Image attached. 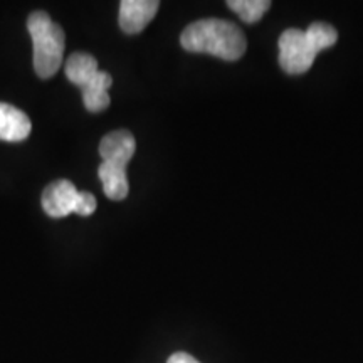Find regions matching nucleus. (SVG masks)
<instances>
[{
	"label": "nucleus",
	"mask_w": 363,
	"mask_h": 363,
	"mask_svg": "<svg viewBox=\"0 0 363 363\" xmlns=\"http://www.w3.org/2000/svg\"><path fill=\"white\" fill-rule=\"evenodd\" d=\"M185 51L211 54L224 61H238L244 56L247 40L234 22L224 19H201L189 24L180 35Z\"/></svg>",
	"instance_id": "1"
},
{
	"label": "nucleus",
	"mask_w": 363,
	"mask_h": 363,
	"mask_svg": "<svg viewBox=\"0 0 363 363\" xmlns=\"http://www.w3.org/2000/svg\"><path fill=\"white\" fill-rule=\"evenodd\" d=\"M338 33L326 22H315L308 30L288 29L279 38V66L288 74L310 71L318 52L337 44Z\"/></svg>",
	"instance_id": "2"
},
{
	"label": "nucleus",
	"mask_w": 363,
	"mask_h": 363,
	"mask_svg": "<svg viewBox=\"0 0 363 363\" xmlns=\"http://www.w3.org/2000/svg\"><path fill=\"white\" fill-rule=\"evenodd\" d=\"M34 45V69L40 79H49L59 71L65 57L66 34L48 13L35 11L27 19Z\"/></svg>",
	"instance_id": "3"
},
{
	"label": "nucleus",
	"mask_w": 363,
	"mask_h": 363,
	"mask_svg": "<svg viewBox=\"0 0 363 363\" xmlns=\"http://www.w3.org/2000/svg\"><path fill=\"white\" fill-rule=\"evenodd\" d=\"M79 190L69 180H57L49 184L43 192V208L48 216L54 219H61L69 214H74L76 201Z\"/></svg>",
	"instance_id": "4"
},
{
	"label": "nucleus",
	"mask_w": 363,
	"mask_h": 363,
	"mask_svg": "<svg viewBox=\"0 0 363 363\" xmlns=\"http://www.w3.org/2000/svg\"><path fill=\"white\" fill-rule=\"evenodd\" d=\"M158 7L160 2L157 0H121L118 17L121 30L125 34L142 33L157 16Z\"/></svg>",
	"instance_id": "5"
},
{
	"label": "nucleus",
	"mask_w": 363,
	"mask_h": 363,
	"mask_svg": "<svg viewBox=\"0 0 363 363\" xmlns=\"http://www.w3.org/2000/svg\"><path fill=\"white\" fill-rule=\"evenodd\" d=\"M135 152V136L128 130L111 131V133L103 136L101 143H99V155H101L103 162L121 163V165L128 167Z\"/></svg>",
	"instance_id": "6"
},
{
	"label": "nucleus",
	"mask_w": 363,
	"mask_h": 363,
	"mask_svg": "<svg viewBox=\"0 0 363 363\" xmlns=\"http://www.w3.org/2000/svg\"><path fill=\"white\" fill-rule=\"evenodd\" d=\"M33 123L29 116L12 104L0 103V140L2 142H24L30 135Z\"/></svg>",
	"instance_id": "7"
},
{
	"label": "nucleus",
	"mask_w": 363,
	"mask_h": 363,
	"mask_svg": "<svg viewBox=\"0 0 363 363\" xmlns=\"http://www.w3.org/2000/svg\"><path fill=\"white\" fill-rule=\"evenodd\" d=\"M98 177L103 184V192L111 201H125L128 197L130 184L126 175V165L113 162H103L98 169Z\"/></svg>",
	"instance_id": "8"
},
{
	"label": "nucleus",
	"mask_w": 363,
	"mask_h": 363,
	"mask_svg": "<svg viewBox=\"0 0 363 363\" xmlns=\"http://www.w3.org/2000/svg\"><path fill=\"white\" fill-rule=\"evenodd\" d=\"M111 76L106 71H98L94 78L81 88L86 110L89 113H101L106 110L111 103L110 94H108V89L111 88Z\"/></svg>",
	"instance_id": "9"
},
{
	"label": "nucleus",
	"mask_w": 363,
	"mask_h": 363,
	"mask_svg": "<svg viewBox=\"0 0 363 363\" xmlns=\"http://www.w3.org/2000/svg\"><path fill=\"white\" fill-rule=\"evenodd\" d=\"M98 69V61L88 52H74L67 57L65 72L66 78L76 84L78 88H83L94 78Z\"/></svg>",
	"instance_id": "10"
},
{
	"label": "nucleus",
	"mask_w": 363,
	"mask_h": 363,
	"mask_svg": "<svg viewBox=\"0 0 363 363\" xmlns=\"http://www.w3.org/2000/svg\"><path fill=\"white\" fill-rule=\"evenodd\" d=\"M227 7L238 13V16L247 24L261 21L262 16L269 11V0H229Z\"/></svg>",
	"instance_id": "11"
},
{
	"label": "nucleus",
	"mask_w": 363,
	"mask_h": 363,
	"mask_svg": "<svg viewBox=\"0 0 363 363\" xmlns=\"http://www.w3.org/2000/svg\"><path fill=\"white\" fill-rule=\"evenodd\" d=\"M94 211H96V199H94V195L89 192H79L78 201H76L74 214L88 217L93 214Z\"/></svg>",
	"instance_id": "12"
},
{
	"label": "nucleus",
	"mask_w": 363,
	"mask_h": 363,
	"mask_svg": "<svg viewBox=\"0 0 363 363\" xmlns=\"http://www.w3.org/2000/svg\"><path fill=\"white\" fill-rule=\"evenodd\" d=\"M167 363H201L199 360H195L192 355H189V353L185 352H177L172 355Z\"/></svg>",
	"instance_id": "13"
}]
</instances>
